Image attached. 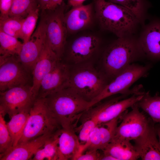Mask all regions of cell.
<instances>
[{
    "label": "cell",
    "mask_w": 160,
    "mask_h": 160,
    "mask_svg": "<svg viewBox=\"0 0 160 160\" xmlns=\"http://www.w3.org/2000/svg\"><path fill=\"white\" fill-rule=\"evenodd\" d=\"M56 132L45 134L27 142L18 144L0 156V160L31 159L36 152L42 147L47 139Z\"/></svg>",
    "instance_id": "d6986e66"
},
{
    "label": "cell",
    "mask_w": 160,
    "mask_h": 160,
    "mask_svg": "<svg viewBox=\"0 0 160 160\" xmlns=\"http://www.w3.org/2000/svg\"><path fill=\"white\" fill-rule=\"evenodd\" d=\"M44 99L52 116L62 128L75 129L84 113L90 107V102L67 86Z\"/></svg>",
    "instance_id": "6da1fadb"
},
{
    "label": "cell",
    "mask_w": 160,
    "mask_h": 160,
    "mask_svg": "<svg viewBox=\"0 0 160 160\" xmlns=\"http://www.w3.org/2000/svg\"><path fill=\"white\" fill-rule=\"evenodd\" d=\"M61 128L52 114L44 99L37 98L30 108L28 118L17 145L45 134L56 132Z\"/></svg>",
    "instance_id": "5b68a950"
},
{
    "label": "cell",
    "mask_w": 160,
    "mask_h": 160,
    "mask_svg": "<svg viewBox=\"0 0 160 160\" xmlns=\"http://www.w3.org/2000/svg\"><path fill=\"white\" fill-rule=\"evenodd\" d=\"M100 150H87L84 153L77 156L75 160H100L102 154Z\"/></svg>",
    "instance_id": "d6a6232c"
},
{
    "label": "cell",
    "mask_w": 160,
    "mask_h": 160,
    "mask_svg": "<svg viewBox=\"0 0 160 160\" xmlns=\"http://www.w3.org/2000/svg\"><path fill=\"white\" fill-rule=\"evenodd\" d=\"M63 1V0H50L44 10L54 9L61 5Z\"/></svg>",
    "instance_id": "e575fe53"
},
{
    "label": "cell",
    "mask_w": 160,
    "mask_h": 160,
    "mask_svg": "<svg viewBox=\"0 0 160 160\" xmlns=\"http://www.w3.org/2000/svg\"><path fill=\"white\" fill-rule=\"evenodd\" d=\"M73 128H62L58 141V160H75L80 154L81 145Z\"/></svg>",
    "instance_id": "ffe728a7"
},
{
    "label": "cell",
    "mask_w": 160,
    "mask_h": 160,
    "mask_svg": "<svg viewBox=\"0 0 160 160\" xmlns=\"http://www.w3.org/2000/svg\"><path fill=\"white\" fill-rule=\"evenodd\" d=\"M139 108L146 113L154 123L160 125V96L156 93L151 96L149 92H145L137 103Z\"/></svg>",
    "instance_id": "7402d4cb"
},
{
    "label": "cell",
    "mask_w": 160,
    "mask_h": 160,
    "mask_svg": "<svg viewBox=\"0 0 160 160\" xmlns=\"http://www.w3.org/2000/svg\"><path fill=\"white\" fill-rule=\"evenodd\" d=\"M142 56L137 39L132 36L118 38L104 51L103 72L108 78L113 79Z\"/></svg>",
    "instance_id": "3957f363"
},
{
    "label": "cell",
    "mask_w": 160,
    "mask_h": 160,
    "mask_svg": "<svg viewBox=\"0 0 160 160\" xmlns=\"http://www.w3.org/2000/svg\"><path fill=\"white\" fill-rule=\"evenodd\" d=\"M61 129L51 136L36 153L33 160H58L59 138Z\"/></svg>",
    "instance_id": "603a6c76"
},
{
    "label": "cell",
    "mask_w": 160,
    "mask_h": 160,
    "mask_svg": "<svg viewBox=\"0 0 160 160\" xmlns=\"http://www.w3.org/2000/svg\"><path fill=\"white\" fill-rule=\"evenodd\" d=\"M30 109L14 115L7 123L12 139V147L17 145L21 136L29 116Z\"/></svg>",
    "instance_id": "cb8c5ba5"
},
{
    "label": "cell",
    "mask_w": 160,
    "mask_h": 160,
    "mask_svg": "<svg viewBox=\"0 0 160 160\" xmlns=\"http://www.w3.org/2000/svg\"><path fill=\"white\" fill-rule=\"evenodd\" d=\"M59 60H61L52 50L47 39L32 73V89L36 98L42 80Z\"/></svg>",
    "instance_id": "ac0fdd59"
},
{
    "label": "cell",
    "mask_w": 160,
    "mask_h": 160,
    "mask_svg": "<svg viewBox=\"0 0 160 160\" xmlns=\"http://www.w3.org/2000/svg\"><path fill=\"white\" fill-rule=\"evenodd\" d=\"M24 18L9 16L0 18V31L17 39H21L22 25Z\"/></svg>",
    "instance_id": "4316f807"
},
{
    "label": "cell",
    "mask_w": 160,
    "mask_h": 160,
    "mask_svg": "<svg viewBox=\"0 0 160 160\" xmlns=\"http://www.w3.org/2000/svg\"><path fill=\"white\" fill-rule=\"evenodd\" d=\"M95 15L101 28L118 38L132 36L140 23L130 10L105 0L95 1Z\"/></svg>",
    "instance_id": "7a4b0ae2"
},
{
    "label": "cell",
    "mask_w": 160,
    "mask_h": 160,
    "mask_svg": "<svg viewBox=\"0 0 160 160\" xmlns=\"http://www.w3.org/2000/svg\"><path fill=\"white\" fill-rule=\"evenodd\" d=\"M101 151L116 160H135L140 158L130 141L124 139L113 138L111 141Z\"/></svg>",
    "instance_id": "44dd1931"
},
{
    "label": "cell",
    "mask_w": 160,
    "mask_h": 160,
    "mask_svg": "<svg viewBox=\"0 0 160 160\" xmlns=\"http://www.w3.org/2000/svg\"><path fill=\"white\" fill-rule=\"evenodd\" d=\"M50 0H36L39 8L42 10H44Z\"/></svg>",
    "instance_id": "8d00e7d4"
},
{
    "label": "cell",
    "mask_w": 160,
    "mask_h": 160,
    "mask_svg": "<svg viewBox=\"0 0 160 160\" xmlns=\"http://www.w3.org/2000/svg\"><path fill=\"white\" fill-rule=\"evenodd\" d=\"M86 0H68L67 5L72 7L78 6L83 4Z\"/></svg>",
    "instance_id": "d590c367"
},
{
    "label": "cell",
    "mask_w": 160,
    "mask_h": 160,
    "mask_svg": "<svg viewBox=\"0 0 160 160\" xmlns=\"http://www.w3.org/2000/svg\"><path fill=\"white\" fill-rule=\"evenodd\" d=\"M102 149L101 136L99 125H98L92 131L86 142L84 144L81 145L80 154L87 150H101Z\"/></svg>",
    "instance_id": "4dcf8cb0"
},
{
    "label": "cell",
    "mask_w": 160,
    "mask_h": 160,
    "mask_svg": "<svg viewBox=\"0 0 160 160\" xmlns=\"http://www.w3.org/2000/svg\"><path fill=\"white\" fill-rule=\"evenodd\" d=\"M38 7L36 0H13L9 16L25 18L31 11Z\"/></svg>",
    "instance_id": "f1b7e54d"
},
{
    "label": "cell",
    "mask_w": 160,
    "mask_h": 160,
    "mask_svg": "<svg viewBox=\"0 0 160 160\" xmlns=\"http://www.w3.org/2000/svg\"><path fill=\"white\" fill-rule=\"evenodd\" d=\"M113 3L122 6L131 11L140 23L144 21L148 9L151 7L148 0H108Z\"/></svg>",
    "instance_id": "d4e9b609"
},
{
    "label": "cell",
    "mask_w": 160,
    "mask_h": 160,
    "mask_svg": "<svg viewBox=\"0 0 160 160\" xmlns=\"http://www.w3.org/2000/svg\"><path fill=\"white\" fill-rule=\"evenodd\" d=\"M100 44V39L96 36L88 35L79 36L71 42L66 53L63 55V57L65 56V61L64 62L75 65L86 62L97 52Z\"/></svg>",
    "instance_id": "4fadbf2b"
},
{
    "label": "cell",
    "mask_w": 160,
    "mask_h": 160,
    "mask_svg": "<svg viewBox=\"0 0 160 160\" xmlns=\"http://www.w3.org/2000/svg\"><path fill=\"white\" fill-rule=\"evenodd\" d=\"M145 92L132 95L130 97L121 100L128 95L122 94L103 102L98 103L86 111L82 115L81 120L92 119L97 125L109 121L120 116L128 108L132 107L143 97Z\"/></svg>",
    "instance_id": "52a82bcc"
},
{
    "label": "cell",
    "mask_w": 160,
    "mask_h": 160,
    "mask_svg": "<svg viewBox=\"0 0 160 160\" xmlns=\"http://www.w3.org/2000/svg\"><path fill=\"white\" fill-rule=\"evenodd\" d=\"M4 116L0 113V156L12 147V139Z\"/></svg>",
    "instance_id": "f546056e"
},
{
    "label": "cell",
    "mask_w": 160,
    "mask_h": 160,
    "mask_svg": "<svg viewBox=\"0 0 160 160\" xmlns=\"http://www.w3.org/2000/svg\"><path fill=\"white\" fill-rule=\"evenodd\" d=\"M97 125L96 121L93 119H88L82 121L81 124L78 128L79 133L78 137L81 145L86 142Z\"/></svg>",
    "instance_id": "1f68e13d"
},
{
    "label": "cell",
    "mask_w": 160,
    "mask_h": 160,
    "mask_svg": "<svg viewBox=\"0 0 160 160\" xmlns=\"http://www.w3.org/2000/svg\"><path fill=\"white\" fill-rule=\"evenodd\" d=\"M155 128L160 144V125L157 124L155 125Z\"/></svg>",
    "instance_id": "74e56055"
},
{
    "label": "cell",
    "mask_w": 160,
    "mask_h": 160,
    "mask_svg": "<svg viewBox=\"0 0 160 160\" xmlns=\"http://www.w3.org/2000/svg\"><path fill=\"white\" fill-rule=\"evenodd\" d=\"M137 103L132 107L130 111L121 116V121L118 126L113 138L134 140L145 131L150 121L140 111Z\"/></svg>",
    "instance_id": "7c38bea8"
},
{
    "label": "cell",
    "mask_w": 160,
    "mask_h": 160,
    "mask_svg": "<svg viewBox=\"0 0 160 160\" xmlns=\"http://www.w3.org/2000/svg\"><path fill=\"white\" fill-rule=\"evenodd\" d=\"M151 67L150 65L131 64L108 83L101 92L90 102V108L115 94L133 95L141 92L140 85L132 90L129 88L138 79L146 76Z\"/></svg>",
    "instance_id": "8992f818"
},
{
    "label": "cell",
    "mask_w": 160,
    "mask_h": 160,
    "mask_svg": "<svg viewBox=\"0 0 160 160\" xmlns=\"http://www.w3.org/2000/svg\"><path fill=\"white\" fill-rule=\"evenodd\" d=\"M32 85L16 87L0 92V113L10 118L14 115L30 109L36 97Z\"/></svg>",
    "instance_id": "30bf717a"
},
{
    "label": "cell",
    "mask_w": 160,
    "mask_h": 160,
    "mask_svg": "<svg viewBox=\"0 0 160 160\" xmlns=\"http://www.w3.org/2000/svg\"><path fill=\"white\" fill-rule=\"evenodd\" d=\"M95 1H102L105 0H95Z\"/></svg>",
    "instance_id": "f35d334b"
},
{
    "label": "cell",
    "mask_w": 160,
    "mask_h": 160,
    "mask_svg": "<svg viewBox=\"0 0 160 160\" xmlns=\"http://www.w3.org/2000/svg\"><path fill=\"white\" fill-rule=\"evenodd\" d=\"M137 39L143 56L153 62L160 61V18L145 25Z\"/></svg>",
    "instance_id": "5bb4252c"
},
{
    "label": "cell",
    "mask_w": 160,
    "mask_h": 160,
    "mask_svg": "<svg viewBox=\"0 0 160 160\" xmlns=\"http://www.w3.org/2000/svg\"><path fill=\"white\" fill-rule=\"evenodd\" d=\"M38 25L29 40L23 43L18 60L32 75L34 66L47 41L45 19L43 13Z\"/></svg>",
    "instance_id": "8fae6325"
},
{
    "label": "cell",
    "mask_w": 160,
    "mask_h": 160,
    "mask_svg": "<svg viewBox=\"0 0 160 160\" xmlns=\"http://www.w3.org/2000/svg\"><path fill=\"white\" fill-rule=\"evenodd\" d=\"M151 120L145 132L134 140L135 148L143 160H160V144Z\"/></svg>",
    "instance_id": "2e32d148"
},
{
    "label": "cell",
    "mask_w": 160,
    "mask_h": 160,
    "mask_svg": "<svg viewBox=\"0 0 160 160\" xmlns=\"http://www.w3.org/2000/svg\"><path fill=\"white\" fill-rule=\"evenodd\" d=\"M94 6L92 3L72 7L64 14L68 33H73L89 27L94 18Z\"/></svg>",
    "instance_id": "e0dca14e"
},
{
    "label": "cell",
    "mask_w": 160,
    "mask_h": 160,
    "mask_svg": "<svg viewBox=\"0 0 160 160\" xmlns=\"http://www.w3.org/2000/svg\"><path fill=\"white\" fill-rule=\"evenodd\" d=\"M39 9L38 7L32 10L23 21L21 39L23 40V43L27 41L34 32L38 19Z\"/></svg>",
    "instance_id": "83f0119b"
},
{
    "label": "cell",
    "mask_w": 160,
    "mask_h": 160,
    "mask_svg": "<svg viewBox=\"0 0 160 160\" xmlns=\"http://www.w3.org/2000/svg\"><path fill=\"white\" fill-rule=\"evenodd\" d=\"M13 0H0V18L9 16Z\"/></svg>",
    "instance_id": "836d02e7"
},
{
    "label": "cell",
    "mask_w": 160,
    "mask_h": 160,
    "mask_svg": "<svg viewBox=\"0 0 160 160\" xmlns=\"http://www.w3.org/2000/svg\"><path fill=\"white\" fill-rule=\"evenodd\" d=\"M32 85V75L23 66L17 56H0V91Z\"/></svg>",
    "instance_id": "9c48e42d"
},
{
    "label": "cell",
    "mask_w": 160,
    "mask_h": 160,
    "mask_svg": "<svg viewBox=\"0 0 160 160\" xmlns=\"http://www.w3.org/2000/svg\"><path fill=\"white\" fill-rule=\"evenodd\" d=\"M23 44L18 39L0 31V55L18 56Z\"/></svg>",
    "instance_id": "484cf974"
},
{
    "label": "cell",
    "mask_w": 160,
    "mask_h": 160,
    "mask_svg": "<svg viewBox=\"0 0 160 160\" xmlns=\"http://www.w3.org/2000/svg\"><path fill=\"white\" fill-rule=\"evenodd\" d=\"M76 65L73 70H70L67 86L90 102L108 83V78L103 71L97 70L87 62Z\"/></svg>",
    "instance_id": "277c9868"
},
{
    "label": "cell",
    "mask_w": 160,
    "mask_h": 160,
    "mask_svg": "<svg viewBox=\"0 0 160 160\" xmlns=\"http://www.w3.org/2000/svg\"><path fill=\"white\" fill-rule=\"evenodd\" d=\"M70 70L68 64L61 60L59 61L41 81L37 98H44L67 87Z\"/></svg>",
    "instance_id": "9a60e30c"
},
{
    "label": "cell",
    "mask_w": 160,
    "mask_h": 160,
    "mask_svg": "<svg viewBox=\"0 0 160 160\" xmlns=\"http://www.w3.org/2000/svg\"><path fill=\"white\" fill-rule=\"evenodd\" d=\"M66 6L63 1L54 9L42 10L45 19L47 41L61 60L64 52L68 33L64 19Z\"/></svg>",
    "instance_id": "ba28073f"
}]
</instances>
